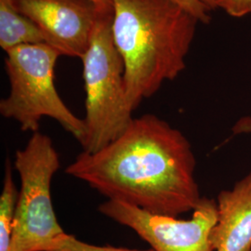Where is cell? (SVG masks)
Instances as JSON below:
<instances>
[{
  "mask_svg": "<svg viewBox=\"0 0 251 251\" xmlns=\"http://www.w3.org/2000/svg\"><path fill=\"white\" fill-rule=\"evenodd\" d=\"M196 156L179 129L152 114L133 118L125 131L98 152H82L65 173L108 200L158 215L193 211L202 197Z\"/></svg>",
  "mask_w": 251,
  "mask_h": 251,
  "instance_id": "1",
  "label": "cell"
},
{
  "mask_svg": "<svg viewBox=\"0 0 251 251\" xmlns=\"http://www.w3.org/2000/svg\"><path fill=\"white\" fill-rule=\"evenodd\" d=\"M112 35L134 111L185 67L199 22L172 0H113Z\"/></svg>",
  "mask_w": 251,
  "mask_h": 251,
  "instance_id": "2",
  "label": "cell"
},
{
  "mask_svg": "<svg viewBox=\"0 0 251 251\" xmlns=\"http://www.w3.org/2000/svg\"><path fill=\"white\" fill-rule=\"evenodd\" d=\"M113 13L100 12L82 59L86 91L83 152H98L133 120L126 91L125 66L112 35Z\"/></svg>",
  "mask_w": 251,
  "mask_h": 251,
  "instance_id": "3",
  "label": "cell"
},
{
  "mask_svg": "<svg viewBox=\"0 0 251 251\" xmlns=\"http://www.w3.org/2000/svg\"><path fill=\"white\" fill-rule=\"evenodd\" d=\"M6 53L10 89L9 96L0 101L1 116L33 133L38 131L41 118L50 117L81 144L84 120L66 106L54 84L55 64L61 53L48 44L20 46Z\"/></svg>",
  "mask_w": 251,
  "mask_h": 251,
  "instance_id": "4",
  "label": "cell"
},
{
  "mask_svg": "<svg viewBox=\"0 0 251 251\" xmlns=\"http://www.w3.org/2000/svg\"><path fill=\"white\" fill-rule=\"evenodd\" d=\"M15 169L21 179L11 251H47L65 233L54 211L50 186L60 169V156L50 137L34 132L17 150Z\"/></svg>",
  "mask_w": 251,
  "mask_h": 251,
  "instance_id": "5",
  "label": "cell"
},
{
  "mask_svg": "<svg viewBox=\"0 0 251 251\" xmlns=\"http://www.w3.org/2000/svg\"><path fill=\"white\" fill-rule=\"evenodd\" d=\"M98 210L132 229L154 251H214L210 233L217 223L218 206L213 199L202 197L189 220L153 214L113 200L100 204Z\"/></svg>",
  "mask_w": 251,
  "mask_h": 251,
  "instance_id": "6",
  "label": "cell"
},
{
  "mask_svg": "<svg viewBox=\"0 0 251 251\" xmlns=\"http://www.w3.org/2000/svg\"><path fill=\"white\" fill-rule=\"evenodd\" d=\"M36 24L48 45L61 55L83 59L101 12L90 0H11Z\"/></svg>",
  "mask_w": 251,
  "mask_h": 251,
  "instance_id": "7",
  "label": "cell"
},
{
  "mask_svg": "<svg viewBox=\"0 0 251 251\" xmlns=\"http://www.w3.org/2000/svg\"><path fill=\"white\" fill-rule=\"evenodd\" d=\"M218 219L210 233L214 251H251V172L217 198Z\"/></svg>",
  "mask_w": 251,
  "mask_h": 251,
  "instance_id": "8",
  "label": "cell"
},
{
  "mask_svg": "<svg viewBox=\"0 0 251 251\" xmlns=\"http://www.w3.org/2000/svg\"><path fill=\"white\" fill-rule=\"evenodd\" d=\"M47 44L42 31L14 8L11 0H0V47L8 52L20 46Z\"/></svg>",
  "mask_w": 251,
  "mask_h": 251,
  "instance_id": "9",
  "label": "cell"
},
{
  "mask_svg": "<svg viewBox=\"0 0 251 251\" xmlns=\"http://www.w3.org/2000/svg\"><path fill=\"white\" fill-rule=\"evenodd\" d=\"M18 194L13 180L11 163L7 159L0 196V251H11L13 221Z\"/></svg>",
  "mask_w": 251,
  "mask_h": 251,
  "instance_id": "10",
  "label": "cell"
},
{
  "mask_svg": "<svg viewBox=\"0 0 251 251\" xmlns=\"http://www.w3.org/2000/svg\"><path fill=\"white\" fill-rule=\"evenodd\" d=\"M47 251H154L152 249L146 251L129 250L112 246H96L83 242L75 235L64 233L54 240Z\"/></svg>",
  "mask_w": 251,
  "mask_h": 251,
  "instance_id": "11",
  "label": "cell"
},
{
  "mask_svg": "<svg viewBox=\"0 0 251 251\" xmlns=\"http://www.w3.org/2000/svg\"><path fill=\"white\" fill-rule=\"evenodd\" d=\"M201 24H209L211 13L217 8L215 0H172Z\"/></svg>",
  "mask_w": 251,
  "mask_h": 251,
  "instance_id": "12",
  "label": "cell"
},
{
  "mask_svg": "<svg viewBox=\"0 0 251 251\" xmlns=\"http://www.w3.org/2000/svg\"><path fill=\"white\" fill-rule=\"evenodd\" d=\"M217 8L234 18H241L251 14V0H215Z\"/></svg>",
  "mask_w": 251,
  "mask_h": 251,
  "instance_id": "13",
  "label": "cell"
},
{
  "mask_svg": "<svg viewBox=\"0 0 251 251\" xmlns=\"http://www.w3.org/2000/svg\"><path fill=\"white\" fill-rule=\"evenodd\" d=\"M90 1L93 2L101 12H105V13L114 12L113 0H90Z\"/></svg>",
  "mask_w": 251,
  "mask_h": 251,
  "instance_id": "14",
  "label": "cell"
}]
</instances>
